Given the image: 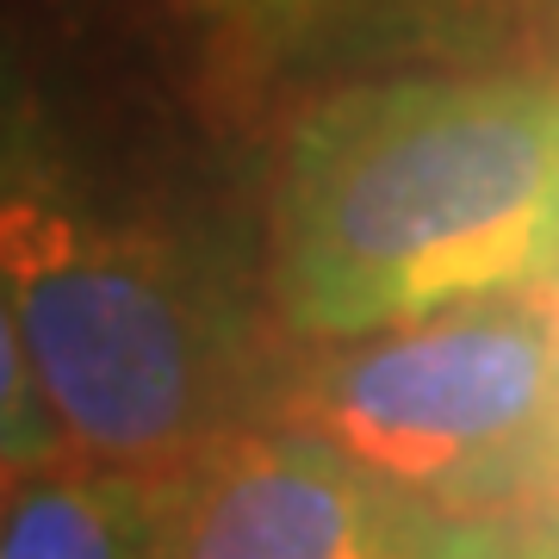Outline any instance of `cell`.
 I'll return each mask as SVG.
<instances>
[{"label": "cell", "instance_id": "1", "mask_svg": "<svg viewBox=\"0 0 559 559\" xmlns=\"http://www.w3.org/2000/svg\"><path fill=\"white\" fill-rule=\"evenodd\" d=\"M0 286L81 460L175 473L286 404L255 311L218 261L100 162L0 50Z\"/></svg>", "mask_w": 559, "mask_h": 559}, {"label": "cell", "instance_id": "2", "mask_svg": "<svg viewBox=\"0 0 559 559\" xmlns=\"http://www.w3.org/2000/svg\"><path fill=\"white\" fill-rule=\"evenodd\" d=\"M267 255L299 342L559 280V87L399 75L323 94L280 156Z\"/></svg>", "mask_w": 559, "mask_h": 559}, {"label": "cell", "instance_id": "3", "mask_svg": "<svg viewBox=\"0 0 559 559\" xmlns=\"http://www.w3.org/2000/svg\"><path fill=\"white\" fill-rule=\"evenodd\" d=\"M280 417L436 516H535L559 498V280L323 342Z\"/></svg>", "mask_w": 559, "mask_h": 559}, {"label": "cell", "instance_id": "4", "mask_svg": "<svg viewBox=\"0 0 559 559\" xmlns=\"http://www.w3.org/2000/svg\"><path fill=\"white\" fill-rule=\"evenodd\" d=\"M156 516L162 559H498L491 522L423 510L293 417L156 473Z\"/></svg>", "mask_w": 559, "mask_h": 559}, {"label": "cell", "instance_id": "5", "mask_svg": "<svg viewBox=\"0 0 559 559\" xmlns=\"http://www.w3.org/2000/svg\"><path fill=\"white\" fill-rule=\"evenodd\" d=\"M0 559H162L156 479L81 454L0 473Z\"/></svg>", "mask_w": 559, "mask_h": 559}, {"label": "cell", "instance_id": "6", "mask_svg": "<svg viewBox=\"0 0 559 559\" xmlns=\"http://www.w3.org/2000/svg\"><path fill=\"white\" fill-rule=\"evenodd\" d=\"M62 454H75V448H69L57 411L44 399L38 373H32L13 299H7V286H0V473L50 466V460H62Z\"/></svg>", "mask_w": 559, "mask_h": 559}, {"label": "cell", "instance_id": "7", "mask_svg": "<svg viewBox=\"0 0 559 559\" xmlns=\"http://www.w3.org/2000/svg\"><path fill=\"white\" fill-rule=\"evenodd\" d=\"M498 559H559V498L535 516L498 528Z\"/></svg>", "mask_w": 559, "mask_h": 559}, {"label": "cell", "instance_id": "8", "mask_svg": "<svg viewBox=\"0 0 559 559\" xmlns=\"http://www.w3.org/2000/svg\"><path fill=\"white\" fill-rule=\"evenodd\" d=\"M175 7L180 20H205V25H249V20H267L280 7H299V0H162Z\"/></svg>", "mask_w": 559, "mask_h": 559}]
</instances>
